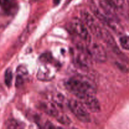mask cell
Segmentation results:
<instances>
[{"instance_id": "obj_1", "label": "cell", "mask_w": 129, "mask_h": 129, "mask_svg": "<svg viewBox=\"0 0 129 129\" xmlns=\"http://www.w3.org/2000/svg\"><path fill=\"white\" fill-rule=\"evenodd\" d=\"M66 86L80 100L89 94H94L96 90L94 83L89 78L79 75L71 78L66 83Z\"/></svg>"}, {"instance_id": "obj_8", "label": "cell", "mask_w": 129, "mask_h": 129, "mask_svg": "<svg viewBox=\"0 0 129 129\" xmlns=\"http://www.w3.org/2000/svg\"><path fill=\"white\" fill-rule=\"evenodd\" d=\"M82 103L87 109L93 113H97L100 111V105L99 101L94 94H89L81 100Z\"/></svg>"}, {"instance_id": "obj_9", "label": "cell", "mask_w": 129, "mask_h": 129, "mask_svg": "<svg viewBox=\"0 0 129 129\" xmlns=\"http://www.w3.org/2000/svg\"><path fill=\"white\" fill-rule=\"evenodd\" d=\"M77 51L74 52V60L76 65L82 69H87L89 66V62L88 58L85 52L80 47L76 49Z\"/></svg>"}, {"instance_id": "obj_16", "label": "cell", "mask_w": 129, "mask_h": 129, "mask_svg": "<svg viewBox=\"0 0 129 129\" xmlns=\"http://www.w3.org/2000/svg\"><path fill=\"white\" fill-rule=\"evenodd\" d=\"M32 1H35V2H40V1H44L45 0H32Z\"/></svg>"}, {"instance_id": "obj_13", "label": "cell", "mask_w": 129, "mask_h": 129, "mask_svg": "<svg viewBox=\"0 0 129 129\" xmlns=\"http://www.w3.org/2000/svg\"><path fill=\"white\" fill-rule=\"evenodd\" d=\"M103 2L112 9H115L122 7L123 0H103Z\"/></svg>"}, {"instance_id": "obj_14", "label": "cell", "mask_w": 129, "mask_h": 129, "mask_svg": "<svg viewBox=\"0 0 129 129\" xmlns=\"http://www.w3.org/2000/svg\"><path fill=\"white\" fill-rule=\"evenodd\" d=\"M13 73L10 69H8L5 72V82L8 87H10L12 84L13 81Z\"/></svg>"}, {"instance_id": "obj_12", "label": "cell", "mask_w": 129, "mask_h": 129, "mask_svg": "<svg viewBox=\"0 0 129 129\" xmlns=\"http://www.w3.org/2000/svg\"><path fill=\"white\" fill-rule=\"evenodd\" d=\"M6 129H24L21 123L15 119H9L6 122Z\"/></svg>"}, {"instance_id": "obj_17", "label": "cell", "mask_w": 129, "mask_h": 129, "mask_svg": "<svg viewBox=\"0 0 129 129\" xmlns=\"http://www.w3.org/2000/svg\"><path fill=\"white\" fill-rule=\"evenodd\" d=\"M71 1V0H67V1H66V4L69 3H70Z\"/></svg>"}, {"instance_id": "obj_7", "label": "cell", "mask_w": 129, "mask_h": 129, "mask_svg": "<svg viewBox=\"0 0 129 129\" xmlns=\"http://www.w3.org/2000/svg\"><path fill=\"white\" fill-rule=\"evenodd\" d=\"M101 38L103 39V40L105 41V42L107 44V45L111 49V50L116 54L118 56H123V54L121 52V50H120L119 47L117 45V43H116L115 40H114L113 37H112V35L107 31V30H103L102 31V36Z\"/></svg>"}, {"instance_id": "obj_6", "label": "cell", "mask_w": 129, "mask_h": 129, "mask_svg": "<svg viewBox=\"0 0 129 129\" xmlns=\"http://www.w3.org/2000/svg\"><path fill=\"white\" fill-rule=\"evenodd\" d=\"M81 15L83 18V21H84L83 23L87 25L90 31L96 37L101 38L103 28H102L100 25L97 23L94 18L87 11H83Z\"/></svg>"}, {"instance_id": "obj_18", "label": "cell", "mask_w": 129, "mask_h": 129, "mask_svg": "<svg viewBox=\"0 0 129 129\" xmlns=\"http://www.w3.org/2000/svg\"><path fill=\"white\" fill-rule=\"evenodd\" d=\"M55 129H64V128H61V127H57V128H55Z\"/></svg>"}, {"instance_id": "obj_3", "label": "cell", "mask_w": 129, "mask_h": 129, "mask_svg": "<svg viewBox=\"0 0 129 129\" xmlns=\"http://www.w3.org/2000/svg\"><path fill=\"white\" fill-rule=\"evenodd\" d=\"M87 50L89 56L97 62L103 63L107 60V52L102 44L89 41Z\"/></svg>"}, {"instance_id": "obj_15", "label": "cell", "mask_w": 129, "mask_h": 129, "mask_svg": "<svg viewBox=\"0 0 129 129\" xmlns=\"http://www.w3.org/2000/svg\"><path fill=\"white\" fill-rule=\"evenodd\" d=\"M120 43L122 47L125 50H128L129 49V39L127 35H123L120 39Z\"/></svg>"}, {"instance_id": "obj_19", "label": "cell", "mask_w": 129, "mask_h": 129, "mask_svg": "<svg viewBox=\"0 0 129 129\" xmlns=\"http://www.w3.org/2000/svg\"><path fill=\"white\" fill-rule=\"evenodd\" d=\"M71 129H78V128H71Z\"/></svg>"}, {"instance_id": "obj_5", "label": "cell", "mask_w": 129, "mask_h": 129, "mask_svg": "<svg viewBox=\"0 0 129 129\" xmlns=\"http://www.w3.org/2000/svg\"><path fill=\"white\" fill-rule=\"evenodd\" d=\"M71 26L74 33L76 34L82 40L86 42L90 41V35L85 24L81 20L74 18L72 21Z\"/></svg>"}, {"instance_id": "obj_11", "label": "cell", "mask_w": 129, "mask_h": 129, "mask_svg": "<svg viewBox=\"0 0 129 129\" xmlns=\"http://www.w3.org/2000/svg\"><path fill=\"white\" fill-rule=\"evenodd\" d=\"M28 72L26 68L23 66H20L17 69V76L16 79V86L20 87L22 84H23L25 76H27Z\"/></svg>"}, {"instance_id": "obj_10", "label": "cell", "mask_w": 129, "mask_h": 129, "mask_svg": "<svg viewBox=\"0 0 129 129\" xmlns=\"http://www.w3.org/2000/svg\"><path fill=\"white\" fill-rule=\"evenodd\" d=\"M40 106L42 109L49 115L57 118L60 114L54 103H44Z\"/></svg>"}, {"instance_id": "obj_4", "label": "cell", "mask_w": 129, "mask_h": 129, "mask_svg": "<svg viewBox=\"0 0 129 129\" xmlns=\"http://www.w3.org/2000/svg\"><path fill=\"white\" fill-rule=\"evenodd\" d=\"M56 73V68L54 64L52 63H42L37 71L38 79L44 81L51 80L55 76Z\"/></svg>"}, {"instance_id": "obj_2", "label": "cell", "mask_w": 129, "mask_h": 129, "mask_svg": "<svg viewBox=\"0 0 129 129\" xmlns=\"http://www.w3.org/2000/svg\"><path fill=\"white\" fill-rule=\"evenodd\" d=\"M68 107L72 113L81 122L84 123L90 122V115L82 102L76 100H71L68 102Z\"/></svg>"}]
</instances>
